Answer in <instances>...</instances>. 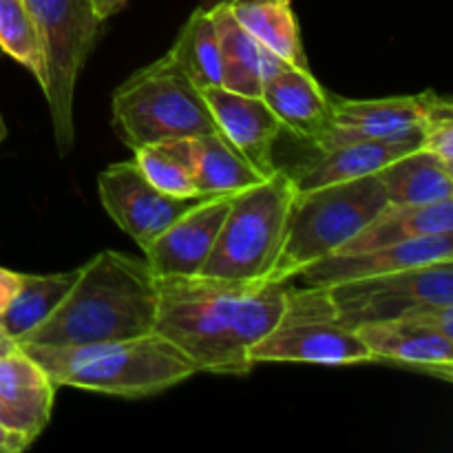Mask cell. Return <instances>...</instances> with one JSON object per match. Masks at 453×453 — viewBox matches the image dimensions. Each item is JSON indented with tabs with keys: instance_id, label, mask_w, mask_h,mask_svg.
<instances>
[{
	"instance_id": "1",
	"label": "cell",
	"mask_w": 453,
	"mask_h": 453,
	"mask_svg": "<svg viewBox=\"0 0 453 453\" xmlns=\"http://www.w3.org/2000/svg\"><path fill=\"white\" fill-rule=\"evenodd\" d=\"M155 332L190 358L197 372L246 376L250 349L281 317L286 283L215 277H162Z\"/></svg>"
},
{
	"instance_id": "2",
	"label": "cell",
	"mask_w": 453,
	"mask_h": 453,
	"mask_svg": "<svg viewBox=\"0 0 453 453\" xmlns=\"http://www.w3.org/2000/svg\"><path fill=\"white\" fill-rule=\"evenodd\" d=\"M157 288L144 259L102 250L78 268L73 286L47 321L16 345H91L155 332Z\"/></svg>"
},
{
	"instance_id": "3",
	"label": "cell",
	"mask_w": 453,
	"mask_h": 453,
	"mask_svg": "<svg viewBox=\"0 0 453 453\" xmlns=\"http://www.w3.org/2000/svg\"><path fill=\"white\" fill-rule=\"evenodd\" d=\"M58 385L122 398H146L184 383L197 374L157 332L127 341L91 345H18Z\"/></svg>"
},
{
	"instance_id": "4",
	"label": "cell",
	"mask_w": 453,
	"mask_h": 453,
	"mask_svg": "<svg viewBox=\"0 0 453 453\" xmlns=\"http://www.w3.org/2000/svg\"><path fill=\"white\" fill-rule=\"evenodd\" d=\"M388 203V195L376 175L296 190L270 281L288 283L305 265L336 252Z\"/></svg>"
},
{
	"instance_id": "5",
	"label": "cell",
	"mask_w": 453,
	"mask_h": 453,
	"mask_svg": "<svg viewBox=\"0 0 453 453\" xmlns=\"http://www.w3.org/2000/svg\"><path fill=\"white\" fill-rule=\"evenodd\" d=\"M111 111L119 140L131 150L217 133L202 88L190 82L168 53L119 84Z\"/></svg>"
},
{
	"instance_id": "6",
	"label": "cell",
	"mask_w": 453,
	"mask_h": 453,
	"mask_svg": "<svg viewBox=\"0 0 453 453\" xmlns=\"http://www.w3.org/2000/svg\"><path fill=\"white\" fill-rule=\"evenodd\" d=\"M296 186L290 173L274 175L237 190L203 265V277L228 281H270L283 246L288 211Z\"/></svg>"
},
{
	"instance_id": "7",
	"label": "cell",
	"mask_w": 453,
	"mask_h": 453,
	"mask_svg": "<svg viewBox=\"0 0 453 453\" xmlns=\"http://www.w3.org/2000/svg\"><path fill=\"white\" fill-rule=\"evenodd\" d=\"M252 365L305 363V365H363L376 363L357 330L345 326L327 288L288 286L281 317L250 349Z\"/></svg>"
},
{
	"instance_id": "8",
	"label": "cell",
	"mask_w": 453,
	"mask_h": 453,
	"mask_svg": "<svg viewBox=\"0 0 453 453\" xmlns=\"http://www.w3.org/2000/svg\"><path fill=\"white\" fill-rule=\"evenodd\" d=\"M34 18L42 56V93L47 97L58 153H71L75 140L73 100L80 71L100 34L91 0H25Z\"/></svg>"
},
{
	"instance_id": "9",
	"label": "cell",
	"mask_w": 453,
	"mask_h": 453,
	"mask_svg": "<svg viewBox=\"0 0 453 453\" xmlns=\"http://www.w3.org/2000/svg\"><path fill=\"white\" fill-rule=\"evenodd\" d=\"M345 326L394 321L434 305H453V261L327 286Z\"/></svg>"
},
{
	"instance_id": "10",
	"label": "cell",
	"mask_w": 453,
	"mask_h": 453,
	"mask_svg": "<svg viewBox=\"0 0 453 453\" xmlns=\"http://www.w3.org/2000/svg\"><path fill=\"white\" fill-rule=\"evenodd\" d=\"M357 334L376 363L453 380V305H434L394 321L365 323Z\"/></svg>"
},
{
	"instance_id": "11",
	"label": "cell",
	"mask_w": 453,
	"mask_h": 453,
	"mask_svg": "<svg viewBox=\"0 0 453 453\" xmlns=\"http://www.w3.org/2000/svg\"><path fill=\"white\" fill-rule=\"evenodd\" d=\"M97 197L106 215L124 230L137 246L144 248L180 215L202 197H173L155 188L137 164L118 162L97 177Z\"/></svg>"
},
{
	"instance_id": "12",
	"label": "cell",
	"mask_w": 453,
	"mask_h": 453,
	"mask_svg": "<svg viewBox=\"0 0 453 453\" xmlns=\"http://www.w3.org/2000/svg\"><path fill=\"white\" fill-rule=\"evenodd\" d=\"M233 195L224 193L197 199L184 215L177 217L166 230L142 248L146 265L155 279L202 274L228 215Z\"/></svg>"
},
{
	"instance_id": "13",
	"label": "cell",
	"mask_w": 453,
	"mask_h": 453,
	"mask_svg": "<svg viewBox=\"0 0 453 453\" xmlns=\"http://www.w3.org/2000/svg\"><path fill=\"white\" fill-rule=\"evenodd\" d=\"M398 96L385 100H332V122L314 149L319 153L363 140H403L423 135L429 97Z\"/></svg>"
},
{
	"instance_id": "14",
	"label": "cell",
	"mask_w": 453,
	"mask_h": 453,
	"mask_svg": "<svg viewBox=\"0 0 453 453\" xmlns=\"http://www.w3.org/2000/svg\"><path fill=\"white\" fill-rule=\"evenodd\" d=\"M261 100L268 104L283 131L317 144L332 122V100L310 69L288 65L265 51Z\"/></svg>"
},
{
	"instance_id": "15",
	"label": "cell",
	"mask_w": 453,
	"mask_h": 453,
	"mask_svg": "<svg viewBox=\"0 0 453 453\" xmlns=\"http://www.w3.org/2000/svg\"><path fill=\"white\" fill-rule=\"evenodd\" d=\"M453 261V234H432V237L410 239L396 246L376 248V250L332 252L296 273L303 286H334L354 279L376 277V274L396 273V270L418 268V265Z\"/></svg>"
},
{
	"instance_id": "16",
	"label": "cell",
	"mask_w": 453,
	"mask_h": 453,
	"mask_svg": "<svg viewBox=\"0 0 453 453\" xmlns=\"http://www.w3.org/2000/svg\"><path fill=\"white\" fill-rule=\"evenodd\" d=\"M217 133L259 173L270 177L279 171L274 164V144L283 127L261 97L243 96L224 87H208L202 91Z\"/></svg>"
},
{
	"instance_id": "17",
	"label": "cell",
	"mask_w": 453,
	"mask_h": 453,
	"mask_svg": "<svg viewBox=\"0 0 453 453\" xmlns=\"http://www.w3.org/2000/svg\"><path fill=\"white\" fill-rule=\"evenodd\" d=\"M423 135L403 137V140H363L339 149L317 153V157L295 166L290 173L296 190L317 188V186L339 184V181L358 180L376 175L388 164L411 150L420 149Z\"/></svg>"
},
{
	"instance_id": "18",
	"label": "cell",
	"mask_w": 453,
	"mask_h": 453,
	"mask_svg": "<svg viewBox=\"0 0 453 453\" xmlns=\"http://www.w3.org/2000/svg\"><path fill=\"white\" fill-rule=\"evenodd\" d=\"M432 234H453V199L429 203V206L388 203L361 233L354 234L336 252L348 255V252L376 250V248L396 246L410 239L432 237Z\"/></svg>"
},
{
	"instance_id": "19",
	"label": "cell",
	"mask_w": 453,
	"mask_h": 453,
	"mask_svg": "<svg viewBox=\"0 0 453 453\" xmlns=\"http://www.w3.org/2000/svg\"><path fill=\"white\" fill-rule=\"evenodd\" d=\"M0 398L40 436L51 418L56 383L16 345L0 357Z\"/></svg>"
},
{
	"instance_id": "20",
	"label": "cell",
	"mask_w": 453,
	"mask_h": 453,
	"mask_svg": "<svg viewBox=\"0 0 453 453\" xmlns=\"http://www.w3.org/2000/svg\"><path fill=\"white\" fill-rule=\"evenodd\" d=\"M239 25L268 53L288 65L310 69L292 0H228Z\"/></svg>"
},
{
	"instance_id": "21",
	"label": "cell",
	"mask_w": 453,
	"mask_h": 453,
	"mask_svg": "<svg viewBox=\"0 0 453 453\" xmlns=\"http://www.w3.org/2000/svg\"><path fill=\"white\" fill-rule=\"evenodd\" d=\"M436 155L416 149L376 173L389 203L429 206L453 199V177Z\"/></svg>"
},
{
	"instance_id": "22",
	"label": "cell",
	"mask_w": 453,
	"mask_h": 453,
	"mask_svg": "<svg viewBox=\"0 0 453 453\" xmlns=\"http://www.w3.org/2000/svg\"><path fill=\"white\" fill-rule=\"evenodd\" d=\"M211 9L221 53V87L243 96L261 97L265 49L239 25L230 12L228 0H221Z\"/></svg>"
},
{
	"instance_id": "23",
	"label": "cell",
	"mask_w": 453,
	"mask_h": 453,
	"mask_svg": "<svg viewBox=\"0 0 453 453\" xmlns=\"http://www.w3.org/2000/svg\"><path fill=\"white\" fill-rule=\"evenodd\" d=\"M78 270L56 274H22L12 303L0 314V330L18 343L31 330L47 321L73 286Z\"/></svg>"
},
{
	"instance_id": "24",
	"label": "cell",
	"mask_w": 453,
	"mask_h": 453,
	"mask_svg": "<svg viewBox=\"0 0 453 453\" xmlns=\"http://www.w3.org/2000/svg\"><path fill=\"white\" fill-rule=\"evenodd\" d=\"M168 58L197 88L221 87V53L211 9L199 7L181 27Z\"/></svg>"
},
{
	"instance_id": "25",
	"label": "cell",
	"mask_w": 453,
	"mask_h": 453,
	"mask_svg": "<svg viewBox=\"0 0 453 453\" xmlns=\"http://www.w3.org/2000/svg\"><path fill=\"white\" fill-rule=\"evenodd\" d=\"M193 177L202 197L237 193L264 180L219 133L195 137Z\"/></svg>"
},
{
	"instance_id": "26",
	"label": "cell",
	"mask_w": 453,
	"mask_h": 453,
	"mask_svg": "<svg viewBox=\"0 0 453 453\" xmlns=\"http://www.w3.org/2000/svg\"><path fill=\"white\" fill-rule=\"evenodd\" d=\"M0 51L34 73L42 84V56L34 18L25 0H0Z\"/></svg>"
},
{
	"instance_id": "27",
	"label": "cell",
	"mask_w": 453,
	"mask_h": 453,
	"mask_svg": "<svg viewBox=\"0 0 453 453\" xmlns=\"http://www.w3.org/2000/svg\"><path fill=\"white\" fill-rule=\"evenodd\" d=\"M133 153H135L133 162L157 190L173 195V197H202L193 173L181 166L162 144L144 146V149H137Z\"/></svg>"
},
{
	"instance_id": "28",
	"label": "cell",
	"mask_w": 453,
	"mask_h": 453,
	"mask_svg": "<svg viewBox=\"0 0 453 453\" xmlns=\"http://www.w3.org/2000/svg\"><path fill=\"white\" fill-rule=\"evenodd\" d=\"M420 149L436 155L447 168L453 171V106L447 97L436 96V93H432L429 97Z\"/></svg>"
},
{
	"instance_id": "29",
	"label": "cell",
	"mask_w": 453,
	"mask_h": 453,
	"mask_svg": "<svg viewBox=\"0 0 453 453\" xmlns=\"http://www.w3.org/2000/svg\"><path fill=\"white\" fill-rule=\"evenodd\" d=\"M20 273H13V270L0 268V314L7 310V305L12 303V299L16 296L18 288H20Z\"/></svg>"
},
{
	"instance_id": "30",
	"label": "cell",
	"mask_w": 453,
	"mask_h": 453,
	"mask_svg": "<svg viewBox=\"0 0 453 453\" xmlns=\"http://www.w3.org/2000/svg\"><path fill=\"white\" fill-rule=\"evenodd\" d=\"M0 423L7 425V427L13 429V432H18V434H22V436H27L31 442H34L35 438H38L34 432H31L29 425H27L25 420H22L20 416H18L16 411H13L12 407H9L7 403L3 401V398H0Z\"/></svg>"
},
{
	"instance_id": "31",
	"label": "cell",
	"mask_w": 453,
	"mask_h": 453,
	"mask_svg": "<svg viewBox=\"0 0 453 453\" xmlns=\"http://www.w3.org/2000/svg\"><path fill=\"white\" fill-rule=\"evenodd\" d=\"M31 445V441L22 434L13 432L9 429L7 425L0 423V453H18V451H25L27 447Z\"/></svg>"
},
{
	"instance_id": "32",
	"label": "cell",
	"mask_w": 453,
	"mask_h": 453,
	"mask_svg": "<svg viewBox=\"0 0 453 453\" xmlns=\"http://www.w3.org/2000/svg\"><path fill=\"white\" fill-rule=\"evenodd\" d=\"M93 3V9H96V13L100 16V20H106V18H111L113 13L122 12V7L127 4V0H91Z\"/></svg>"
},
{
	"instance_id": "33",
	"label": "cell",
	"mask_w": 453,
	"mask_h": 453,
	"mask_svg": "<svg viewBox=\"0 0 453 453\" xmlns=\"http://www.w3.org/2000/svg\"><path fill=\"white\" fill-rule=\"evenodd\" d=\"M13 348H16V343H13V341L9 339L3 330H0V357H3V354H7L9 349H13Z\"/></svg>"
},
{
	"instance_id": "34",
	"label": "cell",
	"mask_w": 453,
	"mask_h": 453,
	"mask_svg": "<svg viewBox=\"0 0 453 453\" xmlns=\"http://www.w3.org/2000/svg\"><path fill=\"white\" fill-rule=\"evenodd\" d=\"M7 135H9V131H7V124H4V118H3V113H0V144H3V142L7 140Z\"/></svg>"
}]
</instances>
